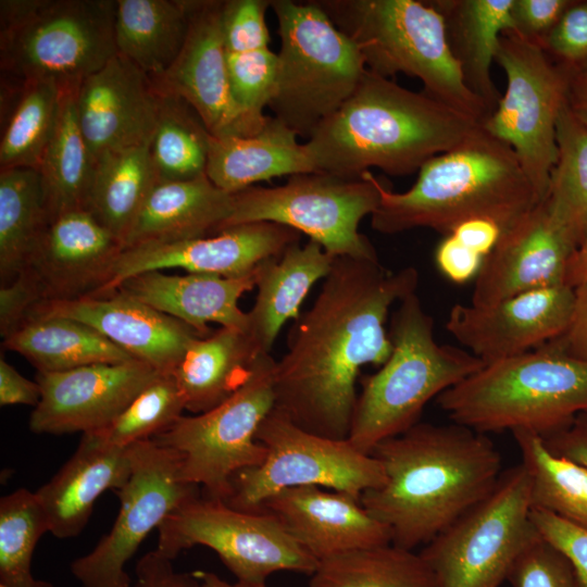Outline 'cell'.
<instances>
[{
	"mask_svg": "<svg viewBox=\"0 0 587 587\" xmlns=\"http://www.w3.org/2000/svg\"><path fill=\"white\" fill-rule=\"evenodd\" d=\"M413 266L388 271L378 259L336 257L313 304L295 320L275 362V409L301 428L348 439L366 364L383 365L392 345L385 329L391 305L416 292Z\"/></svg>",
	"mask_w": 587,
	"mask_h": 587,
	"instance_id": "6da1fadb",
	"label": "cell"
},
{
	"mask_svg": "<svg viewBox=\"0 0 587 587\" xmlns=\"http://www.w3.org/2000/svg\"><path fill=\"white\" fill-rule=\"evenodd\" d=\"M386 480L360 498L385 524L391 544H428L485 499L501 475V457L486 434L457 423H416L371 452Z\"/></svg>",
	"mask_w": 587,
	"mask_h": 587,
	"instance_id": "7a4b0ae2",
	"label": "cell"
},
{
	"mask_svg": "<svg viewBox=\"0 0 587 587\" xmlns=\"http://www.w3.org/2000/svg\"><path fill=\"white\" fill-rule=\"evenodd\" d=\"M480 124L423 91L366 68L353 95L304 142L316 172L361 177L419 171Z\"/></svg>",
	"mask_w": 587,
	"mask_h": 587,
	"instance_id": "3957f363",
	"label": "cell"
},
{
	"mask_svg": "<svg viewBox=\"0 0 587 587\" xmlns=\"http://www.w3.org/2000/svg\"><path fill=\"white\" fill-rule=\"evenodd\" d=\"M374 230L391 235L426 227L447 236L471 218L505 232L544 202L511 147L479 125L460 143L425 162L413 186L395 192L379 179Z\"/></svg>",
	"mask_w": 587,
	"mask_h": 587,
	"instance_id": "277c9868",
	"label": "cell"
},
{
	"mask_svg": "<svg viewBox=\"0 0 587 587\" xmlns=\"http://www.w3.org/2000/svg\"><path fill=\"white\" fill-rule=\"evenodd\" d=\"M437 404L451 422L482 434L526 430L545 439L587 412V362L548 342L485 364Z\"/></svg>",
	"mask_w": 587,
	"mask_h": 587,
	"instance_id": "5b68a950",
	"label": "cell"
},
{
	"mask_svg": "<svg viewBox=\"0 0 587 587\" xmlns=\"http://www.w3.org/2000/svg\"><path fill=\"white\" fill-rule=\"evenodd\" d=\"M388 336L391 353L379 371L362 378L348 436L366 454L419 423L433 398L485 365L464 348L436 341L434 319L416 292L399 301Z\"/></svg>",
	"mask_w": 587,
	"mask_h": 587,
	"instance_id": "8992f818",
	"label": "cell"
},
{
	"mask_svg": "<svg viewBox=\"0 0 587 587\" xmlns=\"http://www.w3.org/2000/svg\"><path fill=\"white\" fill-rule=\"evenodd\" d=\"M359 49L369 71L419 78L424 91L482 124L489 111L465 85L444 18L427 1L315 0Z\"/></svg>",
	"mask_w": 587,
	"mask_h": 587,
	"instance_id": "52a82bcc",
	"label": "cell"
},
{
	"mask_svg": "<svg viewBox=\"0 0 587 587\" xmlns=\"http://www.w3.org/2000/svg\"><path fill=\"white\" fill-rule=\"evenodd\" d=\"M116 0H1L0 67L76 89L116 53Z\"/></svg>",
	"mask_w": 587,
	"mask_h": 587,
	"instance_id": "ba28073f",
	"label": "cell"
},
{
	"mask_svg": "<svg viewBox=\"0 0 587 587\" xmlns=\"http://www.w3.org/2000/svg\"><path fill=\"white\" fill-rule=\"evenodd\" d=\"M280 39L273 116L309 139L355 91L366 66L353 41L313 1L271 0Z\"/></svg>",
	"mask_w": 587,
	"mask_h": 587,
	"instance_id": "9c48e42d",
	"label": "cell"
},
{
	"mask_svg": "<svg viewBox=\"0 0 587 587\" xmlns=\"http://www.w3.org/2000/svg\"><path fill=\"white\" fill-rule=\"evenodd\" d=\"M524 464L501 473L492 491L424 546L439 587H500L520 555L541 538L532 516Z\"/></svg>",
	"mask_w": 587,
	"mask_h": 587,
	"instance_id": "30bf717a",
	"label": "cell"
},
{
	"mask_svg": "<svg viewBox=\"0 0 587 587\" xmlns=\"http://www.w3.org/2000/svg\"><path fill=\"white\" fill-rule=\"evenodd\" d=\"M379 178L314 172L289 176L276 187H249L234 193L233 213L223 229L272 222L303 233L335 257L378 259L359 224L380 200ZM221 230V232H222Z\"/></svg>",
	"mask_w": 587,
	"mask_h": 587,
	"instance_id": "8fae6325",
	"label": "cell"
},
{
	"mask_svg": "<svg viewBox=\"0 0 587 587\" xmlns=\"http://www.w3.org/2000/svg\"><path fill=\"white\" fill-rule=\"evenodd\" d=\"M257 440L265 447L264 461L239 471L224 501L241 511H261L266 499L288 488L325 487L357 499L380 487L385 472L372 454L359 451L348 439L310 433L273 409L261 423Z\"/></svg>",
	"mask_w": 587,
	"mask_h": 587,
	"instance_id": "7c38bea8",
	"label": "cell"
},
{
	"mask_svg": "<svg viewBox=\"0 0 587 587\" xmlns=\"http://www.w3.org/2000/svg\"><path fill=\"white\" fill-rule=\"evenodd\" d=\"M275 360L262 353L247 382L217 407L182 415L151 438L182 457L183 480L202 486L204 496L225 501L241 470L260 465L266 455L257 432L275 407Z\"/></svg>",
	"mask_w": 587,
	"mask_h": 587,
	"instance_id": "4fadbf2b",
	"label": "cell"
},
{
	"mask_svg": "<svg viewBox=\"0 0 587 587\" xmlns=\"http://www.w3.org/2000/svg\"><path fill=\"white\" fill-rule=\"evenodd\" d=\"M157 529V550L165 557L208 547L239 582L265 583L279 571L311 575L319 564L272 513L237 510L205 496L176 508Z\"/></svg>",
	"mask_w": 587,
	"mask_h": 587,
	"instance_id": "5bb4252c",
	"label": "cell"
},
{
	"mask_svg": "<svg viewBox=\"0 0 587 587\" xmlns=\"http://www.w3.org/2000/svg\"><path fill=\"white\" fill-rule=\"evenodd\" d=\"M495 61L505 74L507 88L480 126L512 148L545 200L558 158L557 122L566 102L567 72L513 30L501 35Z\"/></svg>",
	"mask_w": 587,
	"mask_h": 587,
	"instance_id": "9a60e30c",
	"label": "cell"
},
{
	"mask_svg": "<svg viewBox=\"0 0 587 587\" xmlns=\"http://www.w3.org/2000/svg\"><path fill=\"white\" fill-rule=\"evenodd\" d=\"M133 471L115 491L120 510L111 530L87 554L71 563L83 587H132L125 570L148 534L176 508L200 495L180 477L182 457L152 439L130 446Z\"/></svg>",
	"mask_w": 587,
	"mask_h": 587,
	"instance_id": "2e32d148",
	"label": "cell"
},
{
	"mask_svg": "<svg viewBox=\"0 0 587 587\" xmlns=\"http://www.w3.org/2000/svg\"><path fill=\"white\" fill-rule=\"evenodd\" d=\"M189 27L174 63L151 78L161 95L184 99L201 117L213 137L257 134L267 115L245 112L235 102L228 79L221 0H186Z\"/></svg>",
	"mask_w": 587,
	"mask_h": 587,
	"instance_id": "e0dca14e",
	"label": "cell"
},
{
	"mask_svg": "<svg viewBox=\"0 0 587 587\" xmlns=\"http://www.w3.org/2000/svg\"><path fill=\"white\" fill-rule=\"evenodd\" d=\"M300 233L282 224L258 222L233 226L215 235L124 248L105 283L95 294L107 295L137 274L184 268L188 273L241 277L253 274L264 260L299 241Z\"/></svg>",
	"mask_w": 587,
	"mask_h": 587,
	"instance_id": "ac0fdd59",
	"label": "cell"
},
{
	"mask_svg": "<svg viewBox=\"0 0 587 587\" xmlns=\"http://www.w3.org/2000/svg\"><path fill=\"white\" fill-rule=\"evenodd\" d=\"M574 288H540L487 307L457 303L446 329L485 364L519 355L560 337L574 308Z\"/></svg>",
	"mask_w": 587,
	"mask_h": 587,
	"instance_id": "d6986e66",
	"label": "cell"
},
{
	"mask_svg": "<svg viewBox=\"0 0 587 587\" xmlns=\"http://www.w3.org/2000/svg\"><path fill=\"white\" fill-rule=\"evenodd\" d=\"M160 375L136 359L63 372H38L36 382L41 398L30 413L29 429L48 435L102 429Z\"/></svg>",
	"mask_w": 587,
	"mask_h": 587,
	"instance_id": "ffe728a7",
	"label": "cell"
},
{
	"mask_svg": "<svg viewBox=\"0 0 587 587\" xmlns=\"http://www.w3.org/2000/svg\"><path fill=\"white\" fill-rule=\"evenodd\" d=\"M41 316L82 322L161 374H171L190 344L205 337L182 321L117 291L42 301L25 322Z\"/></svg>",
	"mask_w": 587,
	"mask_h": 587,
	"instance_id": "44dd1931",
	"label": "cell"
},
{
	"mask_svg": "<svg viewBox=\"0 0 587 587\" xmlns=\"http://www.w3.org/2000/svg\"><path fill=\"white\" fill-rule=\"evenodd\" d=\"M160 103L150 76L118 53L83 80L77 120L93 162L103 152L151 141Z\"/></svg>",
	"mask_w": 587,
	"mask_h": 587,
	"instance_id": "7402d4cb",
	"label": "cell"
},
{
	"mask_svg": "<svg viewBox=\"0 0 587 587\" xmlns=\"http://www.w3.org/2000/svg\"><path fill=\"white\" fill-rule=\"evenodd\" d=\"M122 250V241L88 210H74L49 223L23 271L42 301L75 299L102 287Z\"/></svg>",
	"mask_w": 587,
	"mask_h": 587,
	"instance_id": "603a6c76",
	"label": "cell"
},
{
	"mask_svg": "<svg viewBox=\"0 0 587 587\" xmlns=\"http://www.w3.org/2000/svg\"><path fill=\"white\" fill-rule=\"evenodd\" d=\"M574 250L544 202L503 232L475 277L471 304L487 307L526 291L564 285Z\"/></svg>",
	"mask_w": 587,
	"mask_h": 587,
	"instance_id": "cb8c5ba5",
	"label": "cell"
},
{
	"mask_svg": "<svg viewBox=\"0 0 587 587\" xmlns=\"http://www.w3.org/2000/svg\"><path fill=\"white\" fill-rule=\"evenodd\" d=\"M261 511L275 515L319 562L352 550L391 542L389 528L345 492L305 486L284 489Z\"/></svg>",
	"mask_w": 587,
	"mask_h": 587,
	"instance_id": "d4e9b609",
	"label": "cell"
},
{
	"mask_svg": "<svg viewBox=\"0 0 587 587\" xmlns=\"http://www.w3.org/2000/svg\"><path fill=\"white\" fill-rule=\"evenodd\" d=\"M254 287V273L224 277L201 273L170 275L151 271L125 279L113 291L148 304L208 336L210 323L248 332V312L241 311L238 301Z\"/></svg>",
	"mask_w": 587,
	"mask_h": 587,
	"instance_id": "484cf974",
	"label": "cell"
},
{
	"mask_svg": "<svg viewBox=\"0 0 587 587\" xmlns=\"http://www.w3.org/2000/svg\"><path fill=\"white\" fill-rule=\"evenodd\" d=\"M133 471L130 446L113 447L83 434L74 454L37 491L50 533L60 539L78 536L96 500L108 489H121Z\"/></svg>",
	"mask_w": 587,
	"mask_h": 587,
	"instance_id": "4316f807",
	"label": "cell"
},
{
	"mask_svg": "<svg viewBox=\"0 0 587 587\" xmlns=\"http://www.w3.org/2000/svg\"><path fill=\"white\" fill-rule=\"evenodd\" d=\"M234 209V193L207 174L190 180L155 183L123 239V249L215 235Z\"/></svg>",
	"mask_w": 587,
	"mask_h": 587,
	"instance_id": "83f0119b",
	"label": "cell"
},
{
	"mask_svg": "<svg viewBox=\"0 0 587 587\" xmlns=\"http://www.w3.org/2000/svg\"><path fill=\"white\" fill-rule=\"evenodd\" d=\"M335 258L313 240L303 246L297 241L257 266L258 295L248 312V332L263 352L270 353L282 327L300 315L307 295L328 275Z\"/></svg>",
	"mask_w": 587,
	"mask_h": 587,
	"instance_id": "f1b7e54d",
	"label": "cell"
},
{
	"mask_svg": "<svg viewBox=\"0 0 587 587\" xmlns=\"http://www.w3.org/2000/svg\"><path fill=\"white\" fill-rule=\"evenodd\" d=\"M297 138L274 116L254 135L213 137L205 174L216 187L235 193L273 177L316 172Z\"/></svg>",
	"mask_w": 587,
	"mask_h": 587,
	"instance_id": "f546056e",
	"label": "cell"
},
{
	"mask_svg": "<svg viewBox=\"0 0 587 587\" xmlns=\"http://www.w3.org/2000/svg\"><path fill=\"white\" fill-rule=\"evenodd\" d=\"M262 353L249 332L237 328L195 339L171 373L185 410L200 414L224 402L247 382Z\"/></svg>",
	"mask_w": 587,
	"mask_h": 587,
	"instance_id": "4dcf8cb0",
	"label": "cell"
},
{
	"mask_svg": "<svg viewBox=\"0 0 587 587\" xmlns=\"http://www.w3.org/2000/svg\"><path fill=\"white\" fill-rule=\"evenodd\" d=\"M444 18L449 49L467 88L490 113L501 92L491 78L501 35L513 30V0H428Z\"/></svg>",
	"mask_w": 587,
	"mask_h": 587,
	"instance_id": "1f68e13d",
	"label": "cell"
},
{
	"mask_svg": "<svg viewBox=\"0 0 587 587\" xmlns=\"http://www.w3.org/2000/svg\"><path fill=\"white\" fill-rule=\"evenodd\" d=\"M1 77L0 170H37L55 129L65 90L53 80Z\"/></svg>",
	"mask_w": 587,
	"mask_h": 587,
	"instance_id": "d6a6232c",
	"label": "cell"
},
{
	"mask_svg": "<svg viewBox=\"0 0 587 587\" xmlns=\"http://www.w3.org/2000/svg\"><path fill=\"white\" fill-rule=\"evenodd\" d=\"M188 27L186 0H116V51L150 78L162 75L174 63Z\"/></svg>",
	"mask_w": 587,
	"mask_h": 587,
	"instance_id": "836d02e7",
	"label": "cell"
},
{
	"mask_svg": "<svg viewBox=\"0 0 587 587\" xmlns=\"http://www.w3.org/2000/svg\"><path fill=\"white\" fill-rule=\"evenodd\" d=\"M3 346L24 357L38 372L134 360L95 328L62 316L30 319L3 338Z\"/></svg>",
	"mask_w": 587,
	"mask_h": 587,
	"instance_id": "e575fe53",
	"label": "cell"
},
{
	"mask_svg": "<svg viewBox=\"0 0 587 587\" xmlns=\"http://www.w3.org/2000/svg\"><path fill=\"white\" fill-rule=\"evenodd\" d=\"M77 89L64 91L55 129L37 167L50 222L88 207L95 162L77 120Z\"/></svg>",
	"mask_w": 587,
	"mask_h": 587,
	"instance_id": "d590c367",
	"label": "cell"
},
{
	"mask_svg": "<svg viewBox=\"0 0 587 587\" xmlns=\"http://www.w3.org/2000/svg\"><path fill=\"white\" fill-rule=\"evenodd\" d=\"M150 142L107 151L95 160L87 210L122 243L157 183Z\"/></svg>",
	"mask_w": 587,
	"mask_h": 587,
	"instance_id": "8d00e7d4",
	"label": "cell"
},
{
	"mask_svg": "<svg viewBox=\"0 0 587 587\" xmlns=\"http://www.w3.org/2000/svg\"><path fill=\"white\" fill-rule=\"evenodd\" d=\"M50 223L37 170H0V278L12 282L26 266Z\"/></svg>",
	"mask_w": 587,
	"mask_h": 587,
	"instance_id": "74e56055",
	"label": "cell"
},
{
	"mask_svg": "<svg viewBox=\"0 0 587 587\" xmlns=\"http://www.w3.org/2000/svg\"><path fill=\"white\" fill-rule=\"evenodd\" d=\"M558 158L551 171L546 210L575 251L587 237V126L562 107L557 122Z\"/></svg>",
	"mask_w": 587,
	"mask_h": 587,
	"instance_id": "f35d334b",
	"label": "cell"
},
{
	"mask_svg": "<svg viewBox=\"0 0 587 587\" xmlns=\"http://www.w3.org/2000/svg\"><path fill=\"white\" fill-rule=\"evenodd\" d=\"M310 576V587H439L420 552L391 542L322 560Z\"/></svg>",
	"mask_w": 587,
	"mask_h": 587,
	"instance_id": "ab89813d",
	"label": "cell"
},
{
	"mask_svg": "<svg viewBox=\"0 0 587 587\" xmlns=\"http://www.w3.org/2000/svg\"><path fill=\"white\" fill-rule=\"evenodd\" d=\"M530 476L532 509L553 513L587 528V470L550 451L530 432H512Z\"/></svg>",
	"mask_w": 587,
	"mask_h": 587,
	"instance_id": "60d3db41",
	"label": "cell"
},
{
	"mask_svg": "<svg viewBox=\"0 0 587 587\" xmlns=\"http://www.w3.org/2000/svg\"><path fill=\"white\" fill-rule=\"evenodd\" d=\"M212 138L201 117L184 99L161 95L150 142L157 183L190 180L204 175Z\"/></svg>",
	"mask_w": 587,
	"mask_h": 587,
	"instance_id": "b9f144b4",
	"label": "cell"
},
{
	"mask_svg": "<svg viewBox=\"0 0 587 587\" xmlns=\"http://www.w3.org/2000/svg\"><path fill=\"white\" fill-rule=\"evenodd\" d=\"M50 532L36 492L18 488L0 499V584L34 587L32 559L41 536Z\"/></svg>",
	"mask_w": 587,
	"mask_h": 587,
	"instance_id": "7bdbcfd3",
	"label": "cell"
},
{
	"mask_svg": "<svg viewBox=\"0 0 587 587\" xmlns=\"http://www.w3.org/2000/svg\"><path fill=\"white\" fill-rule=\"evenodd\" d=\"M184 410V399L174 377L161 374L109 425L87 434H92L104 445L124 448L166 430Z\"/></svg>",
	"mask_w": 587,
	"mask_h": 587,
	"instance_id": "ee69618b",
	"label": "cell"
},
{
	"mask_svg": "<svg viewBox=\"0 0 587 587\" xmlns=\"http://www.w3.org/2000/svg\"><path fill=\"white\" fill-rule=\"evenodd\" d=\"M230 91L245 112L264 116L277 85L278 57L270 48L226 55Z\"/></svg>",
	"mask_w": 587,
	"mask_h": 587,
	"instance_id": "f6af8a7d",
	"label": "cell"
},
{
	"mask_svg": "<svg viewBox=\"0 0 587 587\" xmlns=\"http://www.w3.org/2000/svg\"><path fill=\"white\" fill-rule=\"evenodd\" d=\"M507 580L513 587H580L571 562L542 538L520 555Z\"/></svg>",
	"mask_w": 587,
	"mask_h": 587,
	"instance_id": "bcb514c9",
	"label": "cell"
},
{
	"mask_svg": "<svg viewBox=\"0 0 587 587\" xmlns=\"http://www.w3.org/2000/svg\"><path fill=\"white\" fill-rule=\"evenodd\" d=\"M271 0H223L221 27L226 52L242 53L268 48L265 21Z\"/></svg>",
	"mask_w": 587,
	"mask_h": 587,
	"instance_id": "7dc6e473",
	"label": "cell"
},
{
	"mask_svg": "<svg viewBox=\"0 0 587 587\" xmlns=\"http://www.w3.org/2000/svg\"><path fill=\"white\" fill-rule=\"evenodd\" d=\"M542 50L566 72L587 64V0H571L546 38Z\"/></svg>",
	"mask_w": 587,
	"mask_h": 587,
	"instance_id": "c3c4849f",
	"label": "cell"
},
{
	"mask_svg": "<svg viewBox=\"0 0 587 587\" xmlns=\"http://www.w3.org/2000/svg\"><path fill=\"white\" fill-rule=\"evenodd\" d=\"M530 516L541 538L566 557L580 587H587V528L544 510L532 509Z\"/></svg>",
	"mask_w": 587,
	"mask_h": 587,
	"instance_id": "681fc988",
	"label": "cell"
},
{
	"mask_svg": "<svg viewBox=\"0 0 587 587\" xmlns=\"http://www.w3.org/2000/svg\"><path fill=\"white\" fill-rule=\"evenodd\" d=\"M571 0H513V32L542 49V45Z\"/></svg>",
	"mask_w": 587,
	"mask_h": 587,
	"instance_id": "f907efd6",
	"label": "cell"
},
{
	"mask_svg": "<svg viewBox=\"0 0 587 587\" xmlns=\"http://www.w3.org/2000/svg\"><path fill=\"white\" fill-rule=\"evenodd\" d=\"M42 302L41 294L32 277L22 271L0 289V333L3 338L27 320L35 305Z\"/></svg>",
	"mask_w": 587,
	"mask_h": 587,
	"instance_id": "816d5d0a",
	"label": "cell"
},
{
	"mask_svg": "<svg viewBox=\"0 0 587 587\" xmlns=\"http://www.w3.org/2000/svg\"><path fill=\"white\" fill-rule=\"evenodd\" d=\"M135 576L132 587H201L195 572L176 571L173 560L157 549L147 552L138 560Z\"/></svg>",
	"mask_w": 587,
	"mask_h": 587,
	"instance_id": "f5cc1de1",
	"label": "cell"
},
{
	"mask_svg": "<svg viewBox=\"0 0 587 587\" xmlns=\"http://www.w3.org/2000/svg\"><path fill=\"white\" fill-rule=\"evenodd\" d=\"M483 262V257L466 248L452 235L445 236L435 250L437 268L457 284L475 278Z\"/></svg>",
	"mask_w": 587,
	"mask_h": 587,
	"instance_id": "db71d44e",
	"label": "cell"
},
{
	"mask_svg": "<svg viewBox=\"0 0 587 587\" xmlns=\"http://www.w3.org/2000/svg\"><path fill=\"white\" fill-rule=\"evenodd\" d=\"M575 299L566 330L550 342L569 355L587 362V280L574 288Z\"/></svg>",
	"mask_w": 587,
	"mask_h": 587,
	"instance_id": "11a10c76",
	"label": "cell"
},
{
	"mask_svg": "<svg viewBox=\"0 0 587 587\" xmlns=\"http://www.w3.org/2000/svg\"><path fill=\"white\" fill-rule=\"evenodd\" d=\"M544 441L553 453L587 470V412L578 414L570 425L545 438Z\"/></svg>",
	"mask_w": 587,
	"mask_h": 587,
	"instance_id": "9f6ffc18",
	"label": "cell"
},
{
	"mask_svg": "<svg viewBox=\"0 0 587 587\" xmlns=\"http://www.w3.org/2000/svg\"><path fill=\"white\" fill-rule=\"evenodd\" d=\"M41 398L39 384L21 375L3 358L0 359V404L36 407Z\"/></svg>",
	"mask_w": 587,
	"mask_h": 587,
	"instance_id": "6f0895ef",
	"label": "cell"
},
{
	"mask_svg": "<svg viewBox=\"0 0 587 587\" xmlns=\"http://www.w3.org/2000/svg\"><path fill=\"white\" fill-rule=\"evenodd\" d=\"M502 232L492 221L471 218L459 224L449 235L484 259L494 250Z\"/></svg>",
	"mask_w": 587,
	"mask_h": 587,
	"instance_id": "680465c9",
	"label": "cell"
},
{
	"mask_svg": "<svg viewBox=\"0 0 587 587\" xmlns=\"http://www.w3.org/2000/svg\"><path fill=\"white\" fill-rule=\"evenodd\" d=\"M566 105L587 126V64L567 72Z\"/></svg>",
	"mask_w": 587,
	"mask_h": 587,
	"instance_id": "91938a15",
	"label": "cell"
},
{
	"mask_svg": "<svg viewBox=\"0 0 587 587\" xmlns=\"http://www.w3.org/2000/svg\"><path fill=\"white\" fill-rule=\"evenodd\" d=\"M585 280H587V237L567 262L564 285L575 288Z\"/></svg>",
	"mask_w": 587,
	"mask_h": 587,
	"instance_id": "94428289",
	"label": "cell"
},
{
	"mask_svg": "<svg viewBox=\"0 0 587 587\" xmlns=\"http://www.w3.org/2000/svg\"><path fill=\"white\" fill-rule=\"evenodd\" d=\"M195 574L199 578L201 587H267L266 583H246L239 580L229 583L217 574L208 571H196Z\"/></svg>",
	"mask_w": 587,
	"mask_h": 587,
	"instance_id": "6125c7cd",
	"label": "cell"
},
{
	"mask_svg": "<svg viewBox=\"0 0 587 587\" xmlns=\"http://www.w3.org/2000/svg\"><path fill=\"white\" fill-rule=\"evenodd\" d=\"M0 587H8V586L0 584ZM34 587H54V586L50 582L37 579Z\"/></svg>",
	"mask_w": 587,
	"mask_h": 587,
	"instance_id": "be15d7a7",
	"label": "cell"
}]
</instances>
